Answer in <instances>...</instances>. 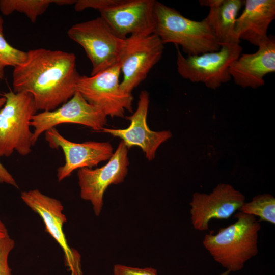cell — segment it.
Segmentation results:
<instances>
[{
  "label": "cell",
  "instance_id": "1",
  "mask_svg": "<svg viewBox=\"0 0 275 275\" xmlns=\"http://www.w3.org/2000/svg\"><path fill=\"white\" fill-rule=\"evenodd\" d=\"M73 53L37 48L26 51L21 64L14 68L13 92L33 97L37 110L52 111L69 100L77 91L81 75Z\"/></svg>",
  "mask_w": 275,
  "mask_h": 275
},
{
  "label": "cell",
  "instance_id": "2",
  "mask_svg": "<svg viewBox=\"0 0 275 275\" xmlns=\"http://www.w3.org/2000/svg\"><path fill=\"white\" fill-rule=\"evenodd\" d=\"M236 221L218 232L205 235L203 245L215 261L226 270H241L246 262L258 253V234L261 226L253 215L240 211Z\"/></svg>",
  "mask_w": 275,
  "mask_h": 275
},
{
  "label": "cell",
  "instance_id": "3",
  "mask_svg": "<svg viewBox=\"0 0 275 275\" xmlns=\"http://www.w3.org/2000/svg\"><path fill=\"white\" fill-rule=\"evenodd\" d=\"M154 33L163 44L173 43L188 56L219 50L213 31L205 19L195 21L183 16L176 9L156 1Z\"/></svg>",
  "mask_w": 275,
  "mask_h": 275
},
{
  "label": "cell",
  "instance_id": "4",
  "mask_svg": "<svg viewBox=\"0 0 275 275\" xmlns=\"http://www.w3.org/2000/svg\"><path fill=\"white\" fill-rule=\"evenodd\" d=\"M1 94L6 101L0 108V157H8L14 151L27 155L32 147L30 122L38 111L33 97L13 91Z\"/></svg>",
  "mask_w": 275,
  "mask_h": 275
},
{
  "label": "cell",
  "instance_id": "5",
  "mask_svg": "<svg viewBox=\"0 0 275 275\" xmlns=\"http://www.w3.org/2000/svg\"><path fill=\"white\" fill-rule=\"evenodd\" d=\"M67 35L84 48L92 64L91 75L119 63L127 38L120 36L101 16L73 25Z\"/></svg>",
  "mask_w": 275,
  "mask_h": 275
},
{
  "label": "cell",
  "instance_id": "6",
  "mask_svg": "<svg viewBox=\"0 0 275 275\" xmlns=\"http://www.w3.org/2000/svg\"><path fill=\"white\" fill-rule=\"evenodd\" d=\"M242 50L240 43H231L221 45L216 51L185 57L177 47L178 73L191 82H202L208 88L216 89L231 80L230 66Z\"/></svg>",
  "mask_w": 275,
  "mask_h": 275
},
{
  "label": "cell",
  "instance_id": "7",
  "mask_svg": "<svg viewBox=\"0 0 275 275\" xmlns=\"http://www.w3.org/2000/svg\"><path fill=\"white\" fill-rule=\"evenodd\" d=\"M120 63L95 75L80 76L77 91L90 104L107 117H124L125 111L132 113L133 96L124 92L119 81Z\"/></svg>",
  "mask_w": 275,
  "mask_h": 275
},
{
  "label": "cell",
  "instance_id": "8",
  "mask_svg": "<svg viewBox=\"0 0 275 275\" xmlns=\"http://www.w3.org/2000/svg\"><path fill=\"white\" fill-rule=\"evenodd\" d=\"M164 44L155 34L133 35L126 39V44L120 60L123 79L121 89L132 91L147 77L151 69L162 57Z\"/></svg>",
  "mask_w": 275,
  "mask_h": 275
},
{
  "label": "cell",
  "instance_id": "9",
  "mask_svg": "<svg viewBox=\"0 0 275 275\" xmlns=\"http://www.w3.org/2000/svg\"><path fill=\"white\" fill-rule=\"evenodd\" d=\"M129 164L128 149L121 141L113 155L103 166L78 170L80 196L90 202L96 216H98L103 205V196L109 186L123 182Z\"/></svg>",
  "mask_w": 275,
  "mask_h": 275
},
{
  "label": "cell",
  "instance_id": "10",
  "mask_svg": "<svg viewBox=\"0 0 275 275\" xmlns=\"http://www.w3.org/2000/svg\"><path fill=\"white\" fill-rule=\"evenodd\" d=\"M20 197L32 211L39 215L46 232L61 248L65 264L70 274L82 275L81 256L76 250L69 246L63 230L67 218L63 213L64 206L61 202L37 189L22 191Z\"/></svg>",
  "mask_w": 275,
  "mask_h": 275
},
{
  "label": "cell",
  "instance_id": "11",
  "mask_svg": "<svg viewBox=\"0 0 275 275\" xmlns=\"http://www.w3.org/2000/svg\"><path fill=\"white\" fill-rule=\"evenodd\" d=\"M107 116L98 108L89 103L77 91L66 102L52 111L37 113L31 119L34 128L31 143L34 146L40 136L64 123L80 124L96 132L104 128Z\"/></svg>",
  "mask_w": 275,
  "mask_h": 275
},
{
  "label": "cell",
  "instance_id": "12",
  "mask_svg": "<svg viewBox=\"0 0 275 275\" xmlns=\"http://www.w3.org/2000/svg\"><path fill=\"white\" fill-rule=\"evenodd\" d=\"M245 200L243 194L224 183L218 184L209 194L194 193L189 203L194 228L206 231L211 219H228L239 210Z\"/></svg>",
  "mask_w": 275,
  "mask_h": 275
},
{
  "label": "cell",
  "instance_id": "13",
  "mask_svg": "<svg viewBox=\"0 0 275 275\" xmlns=\"http://www.w3.org/2000/svg\"><path fill=\"white\" fill-rule=\"evenodd\" d=\"M45 136L50 147L60 148L64 154L65 163L57 170L59 182L69 177L76 170L92 168L101 162L108 160L114 153L109 142L91 141L74 143L65 138L56 128L46 131Z\"/></svg>",
  "mask_w": 275,
  "mask_h": 275
},
{
  "label": "cell",
  "instance_id": "14",
  "mask_svg": "<svg viewBox=\"0 0 275 275\" xmlns=\"http://www.w3.org/2000/svg\"><path fill=\"white\" fill-rule=\"evenodd\" d=\"M154 0H114L99 12L121 37L154 33Z\"/></svg>",
  "mask_w": 275,
  "mask_h": 275
},
{
  "label": "cell",
  "instance_id": "15",
  "mask_svg": "<svg viewBox=\"0 0 275 275\" xmlns=\"http://www.w3.org/2000/svg\"><path fill=\"white\" fill-rule=\"evenodd\" d=\"M150 99L148 92L142 91L139 95L135 111L126 119L130 121L129 126L124 129L102 128L99 132L109 134L120 138L127 149L137 146L142 149L146 157L153 160L158 147L172 137L169 130L155 131L151 130L147 123Z\"/></svg>",
  "mask_w": 275,
  "mask_h": 275
},
{
  "label": "cell",
  "instance_id": "16",
  "mask_svg": "<svg viewBox=\"0 0 275 275\" xmlns=\"http://www.w3.org/2000/svg\"><path fill=\"white\" fill-rule=\"evenodd\" d=\"M257 51L243 53L230 65L234 82L243 88L257 89L265 84L264 77L275 71V39L272 36L260 43Z\"/></svg>",
  "mask_w": 275,
  "mask_h": 275
},
{
  "label": "cell",
  "instance_id": "17",
  "mask_svg": "<svg viewBox=\"0 0 275 275\" xmlns=\"http://www.w3.org/2000/svg\"><path fill=\"white\" fill-rule=\"evenodd\" d=\"M243 4L244 8L235 20L236 36L258 46L269 37L267 31L275 18V1L246 0Z\"/></svg>",
  "mask_w": 275,
  "mask_h": 275
},
{
  "label": "cell",
  "instance_id": "18",
  "mask_svg": "<svg viewBox=\"0 0 275 275\" xmlns=\"http://www.w3.org/2000/svg\"><path fill=\"white\" fill-rule=\"evenodd\" d=\"M201 6L209 7L204 18L213 31L220 45L238 43L235 33V23L239 11L243 5L241 0H201Z\"/></svg>",
  "mask_w": 275,
  "mask_h": 275
},
{
  "label": "cell",
  "instance_id": "19",
  "mask_svg": "<svg viewBox=\"0 0 275 275\" xmlns=\"http://www.w3.org/2000/svg\"><path fill=\"white\" fill-rule=\"evenodd\" d=\"M58 0H0V11L8 16L14 12L24 14L32 23L42 15L51 4Z\"/></svg>",
  "mask_w": 275,
  "mask_h": 275
},
{
  "label": "cell",
  "instance_id": "20",
  "mask_svg": "<svg viewBox=\"0 0 275 275\" xmlns=\"http://www.w3.org/2000/svg\"><path fill=\"white\" fill-rule=\"evenodd\" d=\"M238 211L274 225L275 198L269 194L257 195L251 201L245 202Z\"/></svg>",
  "mask_w": 275,
  "mask_h": 275
},
{
  "label": "cell",
  "instance_id": "21",
  "mask_svg": "<svg viewBox=\"0 0 275 275\" xmlns=\"http://www.w3.org/2000/svg\"><path fill=\"white\" fill-rule=\"evenodd\" d=\"M26 57V51L12 46L6 39L4 34V20L0 15V80L4 78L6 67L14 68L23 63Z\"/></svg>",
  "mask_w": 275,
  "mask_h": 275
},
{
  "label": "cell",
  "instance_id": "22",
  "mask_svg": "<svg viewBox=\"0 0 275 275\" xmlns=\"http://www.w3.org/2000/svg\"><path fill=\"white\" fill-rule=\"evenodd\" d=\"M15 245V241L9 235L0 238V275H12L8 258Z\"/></svg>",
  "mask_w": 275,
  "mask_h": 275
},
{
  "label": "cell",
  "instance_id": "23",
  "mask_svg": "<svg viewBox=\"0 0 275 275\" xmlns=\"http://www.w3.org/2000/svg\"><path fill=\"white\" fill-rule=\"evenodd\" d=\"M114 275H158L157 271L152 267L139 268L123 264H115Z\"/></svg>",
  "mask_w": 275,
  "mask_h": 275
},
{
  "label": "cell",
  "instance_id": "24",
  "mask_svg": "<svg viewBox=\"0 0 275 275\" xmlns=\"http://www.w3.org/2000/svg\"><path fill=\"white\" fill-rule=\"evenodd\" d=\"M5 98L0 94V108L5 104ZM0 183L7 184L19 188V186L14 177L0 162Z\"/></svg>",
  "mask_w": 275,
  "mask_h": 275
},
{
  "label": "cell",
  "instance_id": "25",
  "mask_svg": "<svg viewBox=\"0 0 275 275\" xmlns=\"http://www.w3.org/2000/svg\"><path fill=\"white\" fill-rule=\"evenodd\" d=\"M8 230L4 224L0 219V238L9 236Z\"/></svg>",
  "mask_w": 275,
  "mask_h": 275
},
{
  "label": "cell",
  "instance_id": "26",
  "mask_svg": "<svg viewBox=\"0 0 275 275\" xmlns=\"http://www.w3.org/2000/svg\"><path fill=\"white\" fill-rule=\"evenodd\" d=\"M230 272L227 270L218 275H228Z\"/></svg>",
  "mask_w": 275,
  "mask_h": 275
}]
</instances>
